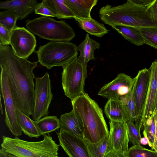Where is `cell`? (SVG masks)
<instances>
[{
	"instance_id": "1",
	"label": "cell",
	"mask_w": 157,
	"mask_h": 157,
	"mask_svg": "<svg viewBox=\"0 0 157 157\" xmlns=\"http://www.w3.org/2000/svg\"><path fill=\"white\" fill-rule=\"evenodd\" d=\"M38 62L21 58L9 45L0 44V66L8 76L17 108L29 117L34 107L35 86L33 73Z\"/></svg>"
},
{
	"instance_id": "24",
	"label": "cell",
	"mask_w": 157,
	"mask_h": 157,
	"mask_svg": "<svg viewBox=\"0 0 157 157\" xmlns=\"http://www.w3.org/2000/svg\"><path fill=\"white\" fill-rule=\"evenodd\" d=\"M34 124L40 135H44L60 128V120L57 116H49L44 117Z\"/></svg>"
},
{
	"instance_id": "9",
	"label": "cell",
	"mask_w": 157,
	"mask_h": 157,
	"mask_svg": "<svg viewBox=\"0 0 157 157\" xmlns=\"http://www.w3.org/2000/svg\"><path fill=\"white\" fill-rule=\"evenodd\" d=\"M35 79L34 107L32 116L33 119L37 121L48 116L53 94L48 72L41 77H35Z\"/></svg>"
},
{
	"instance_id": "37",
	"label": "cell",
	"mask_w": 157,
	"mask_h": 157,
	"mask_svg": "<svg viewBox=\"0 0 157 157\" xmlns=\"http://www.w3.org/2000/svg\"><path fill=\"white\" fill-rule=\"evenodd\" d=\"M155 123V132L154 141L152 148L157 152V111L156 109L153 113Z\"/></svg>"
},
{
	"instance_id": "35",
	"label": "cell",
	"mask_w": 157,
	"mask_h": 157,
	"mask_svg": "<svg viewBox=\"0 0 157 157\" xmlns=\"http://www.w3.org/2000/svg\"><path fill=\"white\" fill-rule=\"evenodd\" d=\"M155 0H131L134 4L139 6L148 8Z\"/></svg>"
},
{
	"instance_id": "18",
	"label": "cell",
	"mask_w": 157,
	"mask_h": 157,
	"mask_svg": "<svg viewBox=\"0 0 157 157\" xmlns=\"http://www.w3.org/2000/svg\"><path fill=\"white\" fill-rule=\"evenodd\" d=\"M59 120L60 131L68 132L84 140L83 127L73 110L62 115Z\"/></svg>"
},
{
	"instance_id": "32",
	"label": "cell",
	"mask_w": 157,
	"mask_h": 157,
	"mask_svg": "<svg viewBox=\"0 0 157 157\" xmlns=\"http://www.w3.org/2000/svg\"><path fill=\"white\" fill-rule=\"evenodd\" d=\"M127 123L129 141L133 145H141L142 139L140 134L141 130L133 121H129L127 122Z\"/></svg>"
},
{
	"instance_id": "27",
	"label": "cell",
	"mask_w": 157,
	"mask_h": 157,
	"mask_svg": "<svg viewBox=\"0 0 157 157\" xmlns=\"http://www.w3.org/2000/svg\"><path fill=\"white\" fill-rule=\"evenodd\" d=\"M139 75L137 73L134 77V83L132 88L128 95L126 107L129 115L130 121H135L136 119L135 113V101L136 87Z\"/></svg>"
},
{
	"instance_id": "16",
	"label": "cell",
	"mask_w": 157,
	"mask_h": 157,
	"mask_svg": "<svg viewBox=\"0 0 157 157\" xmlns=\"http://www.w3.org/2000/svg\"><path fill=\"white\" fill-rule=\"evenodd\" d=\"M138 73L139 76L136 93L135 120L140 116L144 106L147 94L150 78V72L149 69L145 68L142 69L139 71Z\"/></svg>"
},
{
	"instance_id": "30",
	"label": "cell",
	"mask_w": 157,
	"mask_h": 157,
	"mask_svg": "<svg viewBox=\"0 0 157 157\" xmlns=\"http://www.w3.org/2000/svg\"><path fill=\"white\" fill-rule=\"evenodd\" d=\"M18 19L17 14L10 10L0 12V24L9 29L11 31L16 27V23Z\"/></svg>"
},
{
	"instance_id": "25",
	"label": "cell",
	"mask_w": 157,
	"mask_h": 157,
	"mask_svg": "<svg viewBox=\"0 0 157 157\" xmlns=\"http://www.w3.org/2000/svg\"><path fill=\"white\" fill-rule=\"evenodd\" d=\"M17 118L19 124L24 133L30 138H38L40 135L34 121L17 109Z\"/></svg>"
},
{
	"instance_id": "6",
	"label": "cell",
	"mask_w": 157,
	"mask_h": 157,
	"mask_svg": "<svg viewBox=\"0 0 157 157\" xmlns=\"http://www.w3.org/2000/svg\"><path fill=\"white\" fill-rule=\"evenodd\" d=\"M38 62L50 69L55 66L62 67L77 57V45L67 41H50L40 46L36 52Z\"/></svg>"
},
{
	"instance_id": "12",
	"label": "cell",
	"mask_w": 157,
	"mask_h": 157,
	"mask_svg": "<svg viewBox=\"0 0 157 157\" xmlns=\"http://www.w3.org/2000/svg\"><path fill=\"white\" fill-rule=\"evenodd\" d=\"M134 80V78L120 73L113 80L103 86L98 95L108 100L120 99L130 92Z\"/></svg>"
},
{
	"instance_id": "4",
	"label": "cell",
	"mask_w": 157,
	"mask_h": 157,
	"mask_svg": "<svg viewBox=\"0 0 157 157\" xmlns=\"http://www.w3.org/2000/svg\"><path fill=\"white\" fill-rule=\"evenodd\" d=\"M41 141L31 142L3 136L1 149L17 157H47L58 155L59 145L49 135H44Z\"/></svg>"
},
{
	"instance_id": "39",
	"label": "cell",
	"mask_w": 157,
	"mask_h": 157,
	"mask_svg": "<svg viewBox=\"0 0 157 157\" xmlns=\"http://www.w3.org/2000/svg\"><path fill=\"white\" fill-rule=\"evenodd\" d=\"M0 157H10L7 153L1 149H0Z\"/></svg>"
},
{
	"instance_id": "2",
	"label": "cell",
	"mask_w": 157,
	"mask_h": 157,
	"mask_svg": "<svg viewBox=\"0 0 157 157\" xmlns=\"http://www.w3.org/2000/svg\"><path fill=\"white\" fill-rule=\"evenodd\" d=\"M71 102L72 110L83 127L85 141L94 143L109 136V131L102 110L88 94L85 92Z\"/></svg>"
},
{
	"instance_id": "5",
	"label": "cell",
	"mask_w": 157,
	"mask_h": 157,
	"mask_svg": "<svg viewBox=\"0 0 157 157\" xmlns=\"http://www.w3.org/2000/svg\"><path fill=\"white\" fill-rule=\"evenodd\" d=\"M27 29L40 38L51 41L69 42L75 36L73 29L64 21L42 16L25 21Z\"/></svg>"
},
{
	"instance_id": "23",
	"label": "cell",
	"mask_w": 157,
	"mask_h": 157,
	"mask_svg": "<svg viewBox=\"0 0 157 157\" xmlns=\"http://www.w3.org/2000/svg\"><path fill=\"white\" fill-rule=\"evenodd\" d=\"M112 28L133 44L140 46L145 44L139 28L121 25H116Z\"/></svg>"
},
{
	"instance_id": "17",
	"label": "cell",
	"mask_w": 157,
	"mask_h": 157,
	"mask_svg": "<svg viewBox=\"0 0 157 157\" xmlns=\"http://www.w3.org/2000/svg\"><path fill=\"white\" fill-rule=\"evenodd\" d=\"M104 111L109 120L126 122L130 121L126 106L120 99L108 100Z\"/></svg>"
},
{
	"instance_id": "7",
	"label": "cell",
	"mask_w": 157,
	"mask_h": 157,
	"mask_svg": "<svg viewBox=\"0 0 157 157\" xmlns=\"http://www.w3.org/2000/svg\"><path fill=\"white\" fill-rule=\"evenodd\" d=\"M87 66L77 57L63 66L62 84L65 95L72 100L85 92V80L87 76Z\"/></svg>"
},
{
	"instance_id": "28",
	"label": "cell",
	"mask_w": 157,
	"mask_h": 157,
	"mask_svg": "<svg viewBox=\"0 0 157 157\" xmlns=\"http://www.w3.org/2000/svg\"><path fill=\"white\" fill-rule=\"evenodd\" d=\"M155 127L153 114L148 118L142 128L144 138L147 140L149 146L151 148L152 147L154 141Z\"/></svg>"
},
{
	"instance_id": "22",
	"label": "cell",
	"mask_w": 157,
	"mask_h": 157,
	"mask_svg": "<svg viewBox=\"0 0 157 157\" xmlns=\"http://www.w3.org/2000/svg\"><path fill=\"white\" fill-rule=\"evenodd\" d=\"M79 27L91 35L101 37L108 33L109 31L104 24L101 23L92 17L87 19L75 18Z\"/></svg>"
},
{
	"instance_id": "19",
	"label": "cell",
	"mask_w": 157,
	"mask_h": 157,
	"mask_svg": "<svg viewBox=\"0 0 157 157\" xmlns=\"http://www.w3.org/2000/svg\"><path fill=\"white\" fill-rule=\"evenodd\" d=\"M66 5L74 14L75 17L80 19L91 17V11L98 3L97 0H64Z\"/></svg>"
},
{
	"instance_id": "31",
	"label": "cell",
	"mask_w": 157,
	"mask_h": 157,
	"mask_svg": "<svg viewBox=\"0 0 157 157\" xmlns=\"http://www.w3.org/2000/svg\"><path fill=\"white\" fill-rule=\"evenodd\" d=\"M128 157H157L155 151L147 149L141 145H133L128 148Z\"/></svg>"
},
{
	"instance_id": "8",
	"label": "cell",
	"mask_w": 157,
	"mask_h": 157,
	"mask_svg": "<svg viewBox=\"0 0 157 157\" xmlns=\"http://www.w3.org/2000/svg\"><path fill=\"white\" fill-rule=\"evenodd\" d=\"M0 68V91L4 105L5 121L11 132L17 137L21 136L23 132L17 120V108L11 90L8 76L5 71Z\"/></svg>"
},
{
	"instance_id": "36",
	"label": "cell",
	"mask_w": 157,
	"mask_h": 157,
	"mask_svg": "<svg viewBox=\"0 0 157 157\" xmlns=\"http://www.w3.org/2000/svg\"><path fill=\"white\" fill-rule=\"evenodd\" d=\"M103 157H128V153L123 151L112 150L105 154Z\"/></svg>"
},
{
	"instance_id": "3",
	"label": "cell",
	"mask_w": 157,
	"mask_h": 157,
	"mask_svg": "<svg viewBox=\"0 0 157 157\" xmlns=\"http://www.w3.org/2000/svg\"><path fill=\"white\" fill-rule=\"evenodd\" d=\"M99 14L101 20L112 27L116 25L138 28L157 27V20L148 8L136 5L131 0L116 6L107 4L100 8Z\"/></svg>"
},
{
	"instance_id": "14",
	"label": "cell",
	"mask_w": 157,
	"mask_h": 157,
	"mask_svg": "<svg viewBox=\"0 0 157 157\" xmlns=\"http://www.w3.org/2000/svg\"><path fill=\"white\" fill-rule=\"evenodd\" d=\"M59 146L69 157H90L85 147L84 140L65 131L57 133Z\"/></svg>"
},
{
	"instance_id": "41",
	"label": "cell",
	"mask_w": 157,
	"mask_h": 157,
	"mask_svg": "<svg viewBox=\"0 0 157 157\" xmlns=\"http://www.w3.org/2000/svg\"><path fill=\"white\" fill-rule=\"evenodd\" d=\"M9 155L10 157H17L13 155H11L9 154ZM47 157H59L58 156V155H52V156H48Z\"/></svg>"
},
{
	"instance_id": "10",
	"label": "cell",
	"mask_w": 157,
	"mask_h": 157,
	"mask_svg": "<svg viewBox=\"0 0 157 157\" xmlns=\"http://www.w3.org/2000/svg\"><path fill=\"white\" fill-rule=\"evenodd\" d=\"M148 69L150 78L146 98L140 115L135 121V124L140 130L157 108V60L152 62Z\"/></svg>"
},
{
	"instance_id": "13",
	"label": "cell",
	"mask_w": 157,
	"mask_h": 157,
	"mask_svg": "<svg viewBox=\"0 0 157 157\" xmlns=\"http://www.w3.org/2000/svg\"><path fill=\"white\" fill-rule=\"evenodd\" d=\"M109 124L110 130L105 154L112 150L128 153L129 141L127 122L109 120Z\"/></svg>"
},
{
	"instance_id": "40",
	"label": "cell",
	"mask_w": 157,
	"mask_h": 157,
	"mask_svg": "<svg viewBox=\"0 0 157 157\" xmlns=\"http://www.w3.org/2000/svg\"><path fill=\"white\" fill-rule=\"evenodd\" d=\"M1 94H0V108L1 111V113L2 114H3V110H2V102H1Z\"/></svg>"
},
{
	"instance_id": "11",
	"label": "cell",
	"mask_w": 157,
	"mask_h": 157,
	"mask_svg": "<svg viewBox=\"0 0 157 157\" xmlns=\"http://www.w3.org/2000/svg\"><path fill=\"white\" fill-rule=\"evenodd\" d=\"M36 44L34 35L25 28L17 26L13 30L10 45L19 57L27 59L35 51Z\"/></svg>"
},
{
	"instance_id": "42",
	"label": "cell",
	"mask_w": 157,
	"mask_h": 157,
	"mask_svg": "<svg viewBox=\"0 0 157 157\" xmlns=\"http://www.w3.org/2000/svg\"><path fill=\"white\" fill-rule=\"evenodd\" d=\"M156 110H157V108H156Z\"/></svg>"
},
{
	"instance_id": "26",
	"label": "cell",
	"mask_w": 157,
	"mask_h": 157,
	"mask_svg": "<svg viewBox=\"0 0 157 157\" xmlns=\"http://www.w3.org/2000/svg\"><path fill=\"white\" fill-rule=\"evenodd\" d=\"M108 136L94 143H89L84 140L85 147L90 157H103L108 143Z\"/></svg>"
},
{
	"instance_id": "29",
	"label": "cell",
	"mask_w": 157,
	"mask_h": 157,
	"mask_svg": "<svg viewBox=\"0 0 157 157\" xmlns=\"http://www.w3.org/2000/svg\"><path fill=\"white\" fill-rule=\"evenodd\" d=\"M145 44L157 50V27L139 28Z\"/></svg>"
},
{
	"instance_id": "34",
	"label": "cell",
	"mask_w": 157,
	"mask_h": 157,
	"mask_svg": "<svg viewBox=\"0 0 157 157\" xmlns=\"http://www.w3.org/2000/svg\"><path fill=\"white\" fill-rule=\"evenodd\" d=\"M35 14L41 15L44 16L55 17L50 10L41 2L36 7L34 11Z\"/></svg>"
},
{
	"instance_id": "15",
	"label": "cell",
	"mask_w": 157,
	"mask_h": 157,
	"mask_svg": "<svg viewBox=\"0 0 157 157\" xmlns=\"http://www.w3.org/2000/svg\"><path fill=\"white\" fill-rule=\"evenodd\" d=\"M39 3L36 0H11L0 2V9L16 13L19 20H23L35 11Z\"/></svg>"
},
{
	"instance_id": "38",
	"label": "cell",
	"mask_w": 157,
	"mask_h": 157,
	"mask_svg": "<svg viewBox=\"0 0 157 157\" xmlns=\"http://www.w3.org/2000/svg\"><path fill=\"white\" fill-rule=\"evenodd\" d=\"M148 9L153 16L157 20V0H155Z\"/></svg>"
},
{
	"instance_id": "20",
	"label": "cell",
	"mask_w": 157,
	"mask_h": 157,
	"mask_svg": "<svg viewBox=\"0 0 157 157\" xmlns=\"http://www.w3.org/2000/svg\"><path fill=\"white\" fill-rule=\"evenodd\" d=\"M100 44L92 39L88 33L86 35L85 39L77 47L79 55L77 57L79 60L84 65L87 66L88 62L94 59V52L100 47Z\"/></svg>"
},
{
	"instance_id": "21",
	"label": "cell",
	"mask_w": 157,
	"mask_h": 157,
	"mask_svg": "<svg viewBox=\"0 0 157 157\" xmlns=\"http://www.w3.org/2000/svg\"><path fill=\"white\" fill-rule=\"evenodd\" d=\"M42 2L58 19L75 17L72 12L65 4L64 0H43Z\"/></svg>"
},
{
	"instance_id": "33",
	"label": "cell",
	"mask_w": 157,
	"mask_h": 157,
	"mask_svg": "<svg viewBox=\"0 0 157 157\" xmlns=\"http://www.w3.org/2000/svg\"><path fill=\"white\" fill-rule=\"evenodd\" d=\"M12 32L5 26L0 24V44H10Z\"/></svg>"
}]
</instances>
